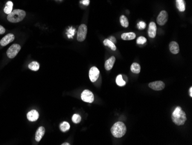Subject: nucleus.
<instances>
[{"label": "nucleus", "mask_w": 192, "mask_h": 145, "mask_svg": "<svg viewBox=\"0 0 192 145\" xmlns=\"http://www.w3.org/2000/svg\"><path fill=\"white\" fill-rule=\"evenodd\" d=\"M27 119L29 121H35L39 119V115L36 110H32L27 113Z\"/></svg>", "instance_id": "f8f14e48"}, {"label": "nucleus", "mask_w": 192, "mask_h": 145, "mask_svg": "<svg viewBox=\"0 0 192 145\" xmlns=\"http://www.w3.org/2000/svg\"><path fill=\"white\" fill-rule=\"evenodd\" d=\"M121 38L123 40L125 41H130V40H132L136 38V34L134 33H123L121 35Z\"/></svg>", "instance_id": "dca6fc26"}, {"label": "nucleus", "mask_w": 192, "mask_h": 145, "mask_svg": "<svg viewBox=\"0 0 192 145\" xmlns=\"http://www.w3.org/2000/svg\"><path fill=\"white\" fill-rule=\"evenodd\" d=\"M87 33V27L86 25L84 24L80 25L78 28V31L77 33V40L79 42H83L86 39Z\"/></svg>", "instance_id": "39448f33"}, {"label": "nucleus", "mask_w": 192, "mask_h": 145, "mask_svg": "<svg viewBox=\"0 0 192 145\" xmlns=\"http://www.w3.org/2000/svg\"><path fill=\"white\" fill-rule=\"evenodd\" d=\"M5 32V29L4 27L0 25V34H3Z\"/></svg>", "instance_id": "c85d7f7f"}, {"label": "nucleus", "mask_w": 192, "mask_h": 145, "mask_svg": "<svg viewBox=\"0 0 192 145\" xmlns=\"http://www.w3.org/2000/svg\"><path fill=\"white\" fill-rule=\"evenodd\" d=\"M146 27V24L144 22H140L138 24V27L139 30H144Z\"/></svg>", "instance_id": "bb28decb"}, {"label": "nucleus", "mask_w": 192, "mask_h": 145, "mask_svg": "<svg viewBox=\"0 0 192 145\" xmlns=\"http://www.w3.org/2000/svg\"><path fill=\"white\" fill-rule=\"evenodd\" d=\"M62 145H70V144L69 143H63L62 144Z\"/></svg>", "instance_id": "2f4dec72"}, {"label": "nucleus", "mask_w": 192, "mask_h": 145, "mask_svg": "<svg viewBox=\"0 0 192 145\" xmlns=\"http://www.w3.org/2000/svg\"><path fill=\"white\" fill-rule=\"evenodd\" d=\"M72 121L75 123V124H78L80 123L81 121V117L80 115L78 114H74L72 117Z\"/></svg>", "instance_id": "393cba45"}, {"label": "nucleus", "mask_w": 192, "mask_h": 145, "mask_svg": "<svg viewBox=\"0 0 192 145\" xmlns=\"http://www.w3.org/2000/svg\"><path fill=\"white\" fill-rule=\"evenodd\" d=\"M169 49L171 53L174 54H178L180 52V47L177 42L172 41L169 44Z\"/></svg>", "instance_id": "ddd939ff"}, {"label": "nucleus", "mask_w": 192, "mask_h": 145, "mask_svg": "<svg viewBox=\"0 0 192 145\" xmlns=\"http://www.w3.org/2000/svg\"><path fill=\"white\" fill-rule=\"evenodd\" d=\"M104 45L106 46H108L109 48L111 49L112 50L115 51L116 50V46L115 45V44L114 43H113L112 42H111L109 39H105L104 41Z\"/></svg>", "instance_id": "aec40b11"}, {"label": "nucleus", "mask_w": 192, "mask_h": 145, "mask_svg": "<svg viewBox=\"0 0 192 145\" xmlns=\"http://www.w3.org/2000/svg\"><path fill=\"white\" fill-rule=\"evenodd\" d=\"M45 133V128L43 127H40L36 131L35 133V140L36 142H40Z\"/></svg>", "instance_id": "4468645a"}, {"label": "nucleus", "mask_w": 192, "mask_h": 145, "mask_svg": "<svg viewBox=\"0 0 192 145\" xmlns=\"http://www.w3.org/2000/svg\"><path fill=\"white\" fill-rule=\"evenodd\" d=\"M116 84L119 86H124L125 85H126V82L123 79V76L121 75H119L116 79Z\"/></svg>", "instance_id": "b1692460"}, {"label": "nucleus", "mask_w": 192, "mask_h": 145, "mask_svg": "<svg viewBox=\"0 0 192 145\" xmlns=\"http://www.w3.org/2000/svg\"><path fill=\"white\" fill-rule=\"evenodd\" d=\"M140 70H141L140 65L138 63L134 62L131 65V70L133 73H135V74L139 73L140 72Z\"/></svg>", "instance_id": "a211bd4d"}, {"label": "nucleus", "mask_w": 192, "mask_h": 145, "mask_svg": "<svg viewBox=\"0 0 192 145\" xmlns=\"http://www.w3.org/2000/svg\"><path fill=\"white\" fill-rule=\"evenodd\" d=\"M120 22L121 25L127 28L128 27L129 25V22H128V20L127 18V17L124 15H121L120 17Z\"/></svg>", "instance_id": "4be33fe9"}, {"label": "nucleus", "mask_w": 192, "mask_h": 145, "mask_svg": "<svg viewBox=\"0 0 192 145\" xmlns=\"http://www.w3.org/2000/svg\"><path fill=\"white\" fill-rule=\"evenodd\" d=\"M14 36L12 34H8L6 36L2 38L0 41V44L2 46H5L11 42H13L14 39Z\"/></svg>", "instance_id": "9d476101"}, {"label": "nucleus", "mask_w": 192, "mask_h": 145, "mask_svg": "<svg viewBox=\"0 0 192 145\" xmlns=\"http://www.w3.org/2000/svg\"><path fill=\"white\" fill-rule=\"evenodd\" d=\"M116 61V58L115 56H112L105 62V68L106 70L109 71L112 69Z\"/></svg>", "instance_id": "2eb2a0df"}, {"label": "nucleus", "mask_w": 192, "mask_h": 145, "mask_svg": "<svg viewBox=\"0 0 192 145\" xmlns=\"http://www.w3.org/2000/svg\"><path fill=\"white\" fill-rule=\"evenodd\" d=\"M148 86L151 89L155 91L162 90L165 87V84L162 81H155L150 83Z\"/></svg>", "instance_id": "1a4fd4ad"}, {"label": "nucleus", "mask_w": 192, "mask_h": 145, "mask_svg": "<svg viewBox=\"0 0 192 145\" xmlns=\"http://www.w3.org/2000/svg\"><path fill=\"white\" fill-rule=\"evenodd\" d=\"M21 50V46L19 44H13L9 47L6 51L7 56L9 59L14 58Z\"/></svg>", "instance_id": "20e7f679"}, {"label": "nucleus", "mask_w": 192, "mask_h": 145, "mask_svg": "<svg viewBox=\"0 0 192 145\" xmlns=\"http://www.w3.org/2000/svg\"><path fill=\"white\" fill-rule=\"evenodd\" d=\"M189 95H190V97H192V87H191L190 88H189Z\"/></svg>", "instance_id": "7c9ffc66"}, {"label": "nucleus", "mask_w": 192, "mask_h": 145, "mask_svg": "<svg viewBox=\"0 0 192 145\" xmlns=\"http://www.w3.org/2000/svg\"><path fill=\"white\" fill-rule=\"evenodd\" d=\"M13 4L12 1H8L6 2L5 7L4 8V11L6 13V14H9L12 11V9H13Z\"/></svg>", "instance_id": "6ab92c4d"}, {"label": "nucleus", "mask_w": 192, "mask_h": 145, "mask_svg": "<svg viewBox=\"0 0 192 145\" xmlns=\"http://www.w3.org/2000/svg\"><path fill=\"white\" fill-rule=\"evenodd\" d=\"M81 99L85 102L92 103L95 100V97L92 91L89 90H85L81 94Z\"/></svg>", "instance_id": "423d86ee"}, {"label": "nucleus", "mask_w": 192, "mask_h": 145, "mask_svg": "<svg viewBox=\"0 0 192 145\" xmlns=\"http://www.w3.org/2000/svg\"><path fill=\"white\" fill-rule=\"evenodd\" d=\"M172 120L177 125H182L186 121V115L180 107H177L172 114Z\"/></svg>", "instance_id": "f257e3e1"}, {"label": "nucleus", "mask_w": 192, "mask_h": 145, "mask_svg": "<svg viewBox=\"0 0 192 145\" xmlns=\"http://www.w3.org/2000/svg\"><path fill=\"white\" fill-rule=\"evenodd\" d=\"M26 16L25 12L21 9H15L8 14L7 19L11 23H19L22 21Z\"/></svg>", "instance_id": "7ed1b4c3"}, {"label": "nucleus", "mask_w": 192, "mask_h": 145, "mask_svg": "<svg viewBox=\"0 0 192 145\" xmlns=\"http://www.w3.org/2000/svg\"><path fill=\"white\" fill-rule=\"evenodd\" d=\"M82 3L85 6H88L90 4V0H82Z\"/></svg>", "instance_id": "cd10ccee"}, {"label": "nucleus", "mask_w": 192, "mask_h": 145, "mask_svg": "<svg viewBox=\"0 0 192 145\" xmlns=\"http://www.w3.org/2000/svg\"><path fill=\"white\" fill-rule=\"evenodd\" d=\"M108 39H109L111 42H112L113 43H116V38H115V37H113V36H110V37H109V38Z\"/></svg>", "instance_id": "c756f323"}, {"label": "nucleus", "mask_w": 192, "mask_h": 145, "mask_svg": "<svg viewBox=\"0 0 192 145\" xmlns=\"http://www.w3.org/2000/svg\"><path fill=\"white\" fill-rule=\"evenodd\" d=\"M156 25L154 22H152L149 24L148 30V36L151 38H154L156 35Z\"/></svg>", "instance_id": "9b49d317"}, {"label": "nucleus", "mask_w": 192, "mask_h": 145, "mask_svg": "<svg viewBox=\"0 0 192 145\" xmlns=\"http://www.w3.org/2000/svg\"><path fill=\"white\" fill-rule=\"evenodd\" d=\"M137 44L139 45H143L144 44L147 42V39L144 36H139L137 39Z\"/></svg>", "instance_id": "a878e982"}, {"label": "nucleus", "mask_w": 192, "mask_h": 145, "mask_svg": "<svg viewBox=\"0 0 192 145\" xmlns=\"http://www.w3.org/2000/svg\"><path fill=\"white\" fill-rule=\"evenodd\" d=\"M59 128H60V130L62 132H66L70 129V125L69 123H67L66 121H64L60 124Z\"/></svg>", "instance_id": "5701e85b"}, {"label": "nucleus", "mask_w": 192, "mask_h": 145, "mask_svg": "<svg viewBox=\"0 0 192 145\" xmlns=\"http://www.w3.org/2000/svg\"><path fill=\"white\" fill-rule=\"evenodd\" d=\"M168 13L166 11H162L160 12L157 17V23L160 25H163L166 23L168 20Z\"/></svg>", "instance_id": "0eeeda50"}, {"label": "nucleus", "mask_w": 192, "mask_h": 145, "mask_svg": "<svg viewBox=\"0 0 192 145\" xmlns=\"http://www.w3.org/2000/svg\"><path fill=\"white\" fill-rule=\"evenodd\" d=\"M176 7L179 11L184 12L185 11V0H176Z\"/></svg>", "instance_id": "f3484780"}, {"label": "nucleus", "mask_w": 192, "mask_h": 145, "mask_svg": "<svg viewBox=\"0 0 192 145\" xmlns=\"http://www.w3.org/2000/svg\"><path fill=\"white\" fill-rule=\"evenodd\" d=\"M28 68L32 71H37L39 70V69L40 68V65L37 62L32 61L28 65Z\"/></svg>", "instance_id": "412c9836"}, {"label": "nucleus", "mask_w": 192, "mask_h": 145, "mask_svg": "<svg viewBox=\"0 0 192 145\" xmlns=\"http://www.w3.org/2000/svg\"><path fill=\"white\" fill-rule=\"evenodd\" d=\"M110 131L113 136L116 138H120L124 136L126 133L127 128L123 122L118 121L113 124Z\"/></svg>", "instance_id": "f03ea898"}, {"label": "nucleus", "mask_w": 192, "mask_h": 145, "mask_svg": "<svg viewBox=\"0 0 192 145\" xmlns=\"http://www.w3.org/2000/svg\"><path fill=\"white\" fill-rule=\"evenodd\" d=\"M100 76V71L96 67H93L89 71V78L92 82H95Z\"/></svg>", "instance_id": "6e6552de"}]
</instances>
